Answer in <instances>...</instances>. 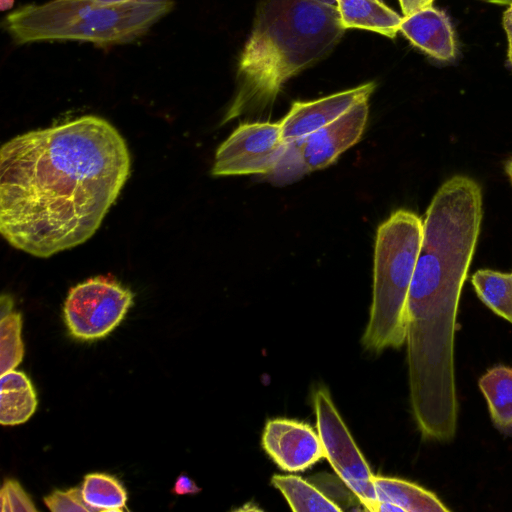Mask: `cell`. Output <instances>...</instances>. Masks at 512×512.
I'll return each instance as SVG.
<instances>
[{"mask_svg":"<svg viewBox=\"0 0 512 512\" xmlns=\"http://www.w3.org/2000/svg\"><path fill=\"white\" fill-rule=\"evenodd\" d=\"M125 139L85 115L28 131L0 150V233L14 248L48 258L90 239L130 176Z\"/></svg>","mask_w":512,"mask_h":512,"instance_id":"cell-1","label":"cell"},{"mask_svg":"<svg viewBox=\"0 0 512 512\" xmlns=\"http://www.w3.org/2000/svg\"><path fill=\"white\" fill-rule=\"evenodd\" d=\"M481 220V188L465 175L446 180L427 209L406 305L410 400L417 406L444 408L457 401L456 316Z\"/></svg>","mask_w":512,"mask_h":512,"instance_id":"cell-2","label":"cell"},{"mask_svg":"<svg viewBox=\"0 0 512 512\" xmlns=\"http://www.w3.org/2000/svg\"><path fill=\"white\" fill-rule=\"evenodd\" d=\"M344 31L332 0H260L223 122L271 104L284 83L326 57Z\"/></svg>","mask_w":512,"mask_h":512,"instance_id":"cell-3","label":"cell"},{"mask_svg":"<svg viewBox=\"0 0 512 512\" xmlns=\"http://www.w3.org/2000/svg\"><path fill=\"white\" fill-rule=\"evenodd\" d=\"M173 6L171 0H51L9 13L3 26L17 44L73 40L109 46L142 36Z\"/></svg>","mask_w":512,"mask_h":512,"instance_id":"cell-4","label":"cell"},{"mask_svg":"<svg viewBox=\"0 0 512 512\" xmlns=\"http://www.w3.org/2000/svg\"><path fill=\"white\" fill-rule=\"evenodd\" d=\"M423 237V222L413 212L397 210L376 233L373 297L362 337L365 348L380 351L406 340V305Z\"/></svg>","mask_w":512,"mask_h":512,"instance_id":"cell-5","label":"cell"},{"mask_svg":"<svg viewBox=\"0 0 512 512\" xmlns=\"http://www.w3.org/2000/svg\"><path fill=\"white\" fill-rule=\"evenodd\" d=\"M133 292L110 276L89 278L70 288L63 305L69 334L80 341L105 338L133 305Z\"/></svg>","mask_w":512,"mask_h":512,"instance_id":"cell-6","label":"cell"},{"mask_svg":"<svg viewBox=\"0 0 512 512\" xmlns=\"http://www.w3.org/2000/svg\"><path fill=\"white\" fill-rule=\"evenodd\" d=\"M314 408L325 458L338 478L356 495L363 508L378 512L379 500L373 483L374 475L326 388H320L314 393Z\"/></svg>","mask_w":512,"mask_h":512,"instance_id":"cell-7","label":"cell"},{"mask_svg":"<svg viewBox=\"0 0 512 512\" xmlns=\"http://www.w3.org/2000/svg\"><path fill=\"white\" fill-rule=\"evenodd\" d=\"M286 148L280 122L243 123L218 147L212 175H268Z\"/></svg>","mask_w":512,"mask_h":512,"instance_id":"cell-8","label":"cell"},{"mask_svg":"<svg viewBox=\"0 0 512 512\" xmlns=\"http://www.w3.org/2000/svg\"><path fill=\"white\" fill-rule=\"evenodd\" d=\"M261 443L274 463L287 472L304 471L325 458L318 432L310 425L292 419L267 421Z\"/></svg>","mask_w":512,"mask_h":512,"instance_id":"cell-9","label":"cell"},{"mask_svg":"<svg viewBox=\"0 0 512 512\" xmlns=\"http://www.w3.org/2000/svg\"><path fill=\"white\" fill-rule=\"evenodd\" d=\"M368 110V101L359 102L300 142V152L308 171L326 168L360 140Z\"/></svg>","mask_w":512,"mask_h":512,"instance_id":"cell-10","label":"cell"},{"mask_svg":"<svg viewBox=\"0 0 512 512\" xmlns=\"http://www.w3.org/2000/svg\"><path fill=\"white\" fill-rule=\"evenodd\" d=\"M375 84L369 82L308 102H294L280 122L286 143L301 142L311 133L339 118L359 102L368 101Z\"/></svg>","mask_w":512,"mask_h":512,"instance_id":"cell-11","label":"cell"},{"mask_svg":"<svg viewBox=\"0 0 512 512\" xmlns=\"http://www.w3.org/2000/svg\"><path fill=\"white\" fill-rule=\"evenodd\" d=\"M400 31L411 43L431 57L441 61L455 59L453 29L442 11L431 6L404 16Z\"/></svg>","mask_w":512,"mask_h":512,"instance_id":"cell-12","label":"cell"},{"mask_svg":"<svg viewBox=\"0 0 512 512\" xmlns=\"http://www.w3.org/2000/svg\"><path fill=\"white\" fill-rule=\"evenodd\" d=\"M345 29L361 28L394 38L403 20L380 0H336Z\"/></svg>","mask_w":512,"mask_h":512,"instance_id":"cell-13","label":"cell"},{"mask_svg":"<svg viewBox=\"0 0 512 512\" xmlns=\"http://www.w3.org/2000/svg\"><path fill=\"white\" fill-rule=\"evenodd\" d=\"M0 423L15 426L26 422L37 408V396L28 376L11 370L1 375Z\"/></svg>","mask_w":512,"mask_h":512,"instance_id":"cell-14","label":"cell"},{"mask_svg":"<svg viewBox=\"0 0 512 512\" xmlns=\"http://www.w3.org/2000/svg\"><path fill=\"white\" fill-rule=\"evenodd\" d=\"M379 501L396 504L404 512H447L449 509L432 492L406 480L373 476Z\"/></svg>","mask_w":512,"mask_h":512,"instance_id":"cell-15","label":"cell"},{"mask_svg":"<svg viewBox=\"0 0 512 512\" xmlns=\"http://www.w3.org/2000/svg\"><path fill=\"white\" fill-rule=\"evenodd\" d=\"M493 421L500 427L512 426V368L496 366L479 380Z\"/></svg>","mask_w":512,"mask_h":512,"instance_id":"cell-16","label":"cell"},{"mask_svg":"<svg viewBox=\"0 0 512 512\" xmlns=\"http://www.w3.org/2000/svg\"><path fill=\"white\" fill-rule=\"evenodd\" d=\"M271 483L281 491L292 511H342L333 500L301 477L274 475Z\"/></svg>","mask_w":512,"mask_h":512,"instance_id":"cell-17","label":"cell"},{"mask_svg":"<svg viewBox=\"0 0 512 512\" xmlns=\"http://www.w3.org/2000/svg\"><path fill=\"white\" fill-rule=\"evenodd\" d=\"M472 284L493 312L512 323V273L478 270L472 276Z\"/></svg>","mask_w":512,"mask_h":512,"instance_id":"cell-18","label":"cell"},{"mask_svg":"<svg viewBox=\"0 0 512 512\" xmlns=\"http://www.w3.org/2000/svg\"><path fill=\"white\" fill-rule=\"evenodd\" d=\"M81 489L84 500L96 512L129 510L126 506L127 492L122 483L112 475L98 472L87 474Z\"/></svg>","mask_w":512,"mask_h":512,"instance_id":"cell-19","label":"cell"},{"mask_svg":"<svg viewBox=\"0 0 512 512\" xmlns=\"http://www.w3.org/2000/svg\"><path fill=\"white\" fill-rule=\"evenodd\" d=\"M21 313L10 311L0 321V373L14 370L24 356Z\"/></svg>","mask_w":512,"mask_h":512,"instance_id":"cell-20","label":"cell"},{"mask_svg":"<svg viewBox=\"0 0 512 512\" xmlns=\"http://www.w3.org/2000/svg\"><path fill=\"white\" fill-rule=\"evenodd\" d=\"M44 503L53 512H96L86 503L82 489L78 487L66 491L54 490L44 497Z\"/></svg>","mask_w":512,"mask_h":512,"instance_id":"cell-21","label":"cell"},{"mask_svg":"<svg viewBox=\"0 0 512 512\" xmlns=\"http://www.w3.org/2000/svg\"><path fill=\"white\" fill-rule=\"evenodd\" d=\"M2 512H36L32 499L17 480L5 479L0 492Z\"/></svg>","mask_w":512,"mask_h":512,"instance_id":"cell-22","label":"cell"},{"mask_svg":"<svg viewBox=\"0 0 512 512\" xmlns=\"http://www.w3.org/2000/svg\"><path fill=\"white\" fill-rule=\"evenodd\" d=\"M201 490L194 481L185 474H181L175 481L172 492L177 495L195 494Z\"/></svg>","mask_w":512,"mask_h":512,"instance_id":"cell-23","label":"cell"},{"mask_svg":"<svg viewBox=\"0 0 512 512\" xmlns=\"http://www.w3.org/2000/svg\"><path fill=\"white\" fill-rule=\"evenodd\" d=\"M404 16H409L419 10L431 7L433 0H399Z\"/></svg>","mask_w":512,"mask_h":512,"instance_id":"cell-24","label":"cell"},{"mask_svg":"<svg viewBox=\"0 0 512 512\" xmlns=\"http://www.w3.org/2000/svg\"><path fill=\"white\" fill-rule=\"evenodd\" d=\"M503 26L508 38V59L512 67V5L504 12Z\"/></svg>","mask_w":512,"mask_h":512,"instance_id":"cell-25","label":"cell"},{"mask_svg":"<svg viewBox=\"0 0 512 512\" xmlns=\"http://www.w3.org/2000/svg\"><path fill=\"white\" fill-rule=\"evenodd\" d=\"M378 512H404L402 508L388 501H379Z\"/></svg>","mask_w":512,"mask_h":512,"instance_id":"cell-26","label":"cell"},{"mask_svg":"<svg viewBox=\"0 0 512 512\" xmlns=\"http://www.w3.org/2000/svg\"><path fill=\"white\" fill-rule=\"evenodd\" d=\"M14 0H0V8L2 11L12 8Z\"/></svg>","mask_w":512,"mask_h":512,"instance_id":"cell-27","label":"cell"},{"mask_svg":"<svg viewBox=\"0 0 512 512\" xmlns=\"http://www.w3.org/2000/svg\"><path fill=\"white\" fill-rule=\"evenodd\" d=\"M99 1L106 3V4H120V3L136 1V0H99Z\"/></svg>","mask_w":512,"mask_h":512,"instance_id":"cell-28","label":"cell"},{"mask_svg":"<svg viewBox=\"0 0 512 512\" xmlns=\"http://www.w3.org/2000/svg\"><path fill=\"white\" fill-rule=\"evenodd\" d=\"M505 170L507 175L509 176L511 182H512V159H510L505 166Z\"/></svg>","mask_w":512,"mask_h":512,"instance_id":"cell-29","label":"cell"},{"mask_svg":"<svg viewBox=\"0 0 512 512\" xmlns=\"http://www.w3.org/2000/svg\"><path fill=\"white\" fill-rule=\"evenodd\" d=\"M489 3H496V4H509L512 5V0H482Z\"/></svg>","mask_w":512,"mask_h":512,"instance_id":"cell-30","label":"cell"},{"mask_svg":"<svg viewBox=\"0 0 512 512\" xmlns=\"http://www.w3.org/2000/svg\"><path fill=\"white\" fill-rule=\"evenodd\" d=\"M336 1V0H335Z\"/></svg>","mask_w":512,"mask_h":512,"instance_id":"cell-31","label":"cell"}]
</instances>
